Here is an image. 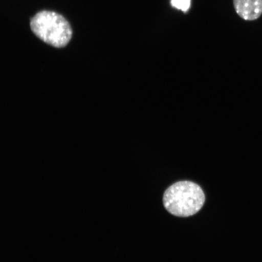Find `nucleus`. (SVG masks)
I'll return each instance as SVG.
<instances>
[{"label": "nucleus", "mask_w": 262, "mask_h": 262, "mask_svg": "<svg viewBox=\"0 0 262 262\" xmlns=\"http://www.w3.org/2000/svg\"><path fill=\"white\" fill-rule=\"evenodd\" d=\"M163 202L170 214L177 217H187L201 210L205 204V195L201 186L196 183L182 181L166 190Z\"/></svg>", "instance_id": "obj_1"}, {"label": "nucleus", "mask_w": 262, "mask_h": 262, "mask_svg": "<svg viewBox=\"0 0 262 262\" xmlns=\"http://www.w3.org/2000/svg\"><path fill=\"white\" fill-rule=\"evenodd\" d=\"M33 32L47 44L63 48L70 42L73 31L67 19L56 12L43 11L31 19Z\"/></svg>", "instance_id": "obj_2"}, {"label": "nucleus", "mask_w": 262, "mask_h": 262, "mask_svg": "<svg viewBox=\"0 0 262 262\" xmlns=\"http://www.w3.org/2000/svg\"><path fill=\"white\" fill-rule=\"evenodd\" d=\"M235 11L245 20H254L262 14V0H234Z\"/></svg>", "instance_id": "obj_3"}, {"label": "nucleus", "mask_w": 262, "mask_h": 262, "mask_svg": "<svg viewBox=\"0 0 262 262\" xmlns=\"http://www.w3.org/2000/svg\"><path fill=\"white\" fill-rule=\"evenodd\" d=\"M171 5L173 8L186 12L191 6V0H171Z\"/></svg>", "instance_id": "obj_4"}]
</instances>
